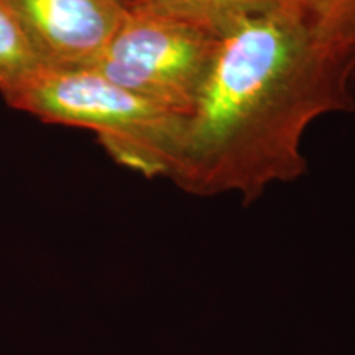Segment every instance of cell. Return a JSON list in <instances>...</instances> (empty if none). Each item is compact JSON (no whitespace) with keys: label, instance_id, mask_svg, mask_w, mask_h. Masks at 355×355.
Instances as JSON below:
<instances>
[{"label":"cell","instance_id":"6da1fadb","mask_svg":"<svg viewBox=\"0 0 355 355\" xmlns=\"http://www.w3.org/2000/svg\"><path fill=\"white\" fill-rule=\"evenodd\" d=\"M355 44L324 37L290 0L242 17L183 119L168 178L196 196L241 193L303 176L306 128L354 109Z\"/></svg>","mask_w":355,"mask_h":355},{"label":"cell","instance_id":"7a4b0ae2","mask_svg":"<svg viewBox=\"0 0 355 355\" xmlns=\"http://www.w3.org/2000/svg\"><path fill=\"white\" fill-rule=\"evenodd\" d=\"M6 102L43 122L96 132L121 165L150 178L170 173L184 119L96 69L42 68Z\"/></svg>","mask_w":355,"mask_h":355},{"label":"cell","instance_id":"3957f363","mask_svg":"<svg viewBox=\"0 0 355 355\" xmlns=\"http://www.w3.org/2000/svg\"><path fill=\"white\" fill-rule=\"evenodd\" d=\"M219 38L148 7L128 8L122 28L92 69L186 117L209 74Z\"/></svg>","mask_w":355,"mask_h":355},{"label":"cell","instance_id":"277c9868","mask_svg":"<svg viewBox=\"0 0 355 355\" xmlns=\"http://www.w3.org/2000/svg\"><path fill=\"white\" fill-rule=\"evenodd\" d=\"M46 69H92L122 28L121 0H2Z\"/></svg>","mask_w":355,"mask_h":355},{"label":"cell","instance_id":"5b68a950","mask_svg":"<svg viewBox=\"0 0 355 355\" xmlns=\"http://www.w3.org/2000/svg\"><path fill=\"white\" fill-rule=\"evenodd\" d=\"M282 2L285 0H148L140 7H148L220 35L242 17Z\"/></svg>","mask_w":355,"mask_h":355},{"label":"cell","instance_id":"8992f818","mask_svg":"<svg viewBox=\"0 0 355 355\" xmlns=\"http://www.w3.org/2000/svg\"><path fill=\"white\" fill-rule=\"evenodd\" d=\"M42 69L15 15L0 0V94L6 99Z\"/></svg>","mask_w":355,"mask_h":355},{"label":"cell","instance_id":"52a82bcc","mask_svg":"<svg viewBox=\"0 0 355 355\" xmlns=\"http://www.w3.org/2000/svg\"><path fill=\"white\" fill-rule=\"evenodd\" d=\"M324 37L355 44V0H290Z\"/></svg>","mask_w":355,"mask_h":355},{"label":"cell","instance_id":"ba28073f","mask_svg":"<svg viewBox=\"0 0 355 355\" xmlns=\"http://www.w3.org/2000/svg\"><path fill=\"white\" fill-rule=\"evenodd\" d=\"M121 2L127 8H135V7H140L144 6V3L148 2V0H121Z\"/></svg>","mask_w":355,"mask_h":355}]
</instances>
